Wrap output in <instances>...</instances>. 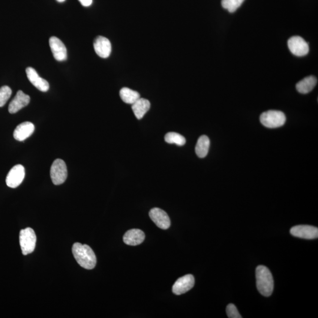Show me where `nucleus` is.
Wrapping results in <instances>:
<instances>
[{
	"instance_id": "f257e3e1",
	"label": "nucleus",
	"mask_w": 318,
	"mask_h": 318,
	"mask_svg": "<svg viewBox=\"0 0 318 318\" xmlns=\"http://www.w3.org/2000/svg\"><path fill=\"white\" fill-rule=\"evenodd\" d=\"M75 259L82 268L93 269L97 263V259L94 251L87 245L75 243L72 248Z\"/></svg>"
},
{
	"instance_id": "f03ea898",
	"label": "nucleus",
	"mask_w": 318,
	"mask_h": 318,
	"mask_svg": "<svg viewBox=\"0 0 318 318\" xmlns=\"http://www.w3.org/2000/svg\"><path fill=\"white\" fill-rule=\"evenodd\" d=\"M256 286L258 291L264 296L272 295L274 290V278L267 267L260 265L256 270Z\"/></svg>"
},
{
	"instance_id": "7ed1b4c3",
	"label": "nucleus",
	"mask_w": 318,
	"mask_h": 318,
	"mask_svg": "<svg viewBox=\"0 0 318 318\" xmlns=\"http://www.w3.org/2000/svg\"><path fill=\"white\" fill-rule=\"evenodd\" d=\"M286 116L278 110H269L263 112L260 117V121L264 127L270 128L280 127L286 124Z\"/></svg>"
},
{
	"instance_id": "20e7f679",
	"label": "nucleus",
	"mask_w": 318,
	"mask_h": 318,
	"mask_svg": "<svg viewBox=\"0 0 318 318\" xmlns=\"http://www.w3.org/2000/svg\"><path fill=\"white\" fill-rule=\"evenodd\" d=\"M20 244L24 255L32 254L34 251L37 241L34 230L31 227L22 229L20 233Z\"/></svg>"
},
{
	"instance_id": "39448f33",
	"label": "nucleus",
	"mask_w": 318,
	"mask_h": 318,
	"mask_svg": "<svg viewBox=\"0 0 318 318\" xmlns=\"http://www.w3.org/2000/svg\"><path fill=\"white\" fill-rule=\"evenodd\" d=\"M50 176L54 185L64 184L67 178V169L65 162L61 159L54 161L50 169Z\"/></svg>"
},
{
	"instance_id": "423d86ee",
	"label": "nucleus",
	"mask_w": 318,
	"mask_h": 318,
	"mask_svg": "<svg viewBox=\"0 0 318 318\" xmlns=\"http://www.w3.org/2000/svg\"><path fill=\"white\" fill-rule=\"evenodd\" d=\"M287 46L293 55L302 57L307 55L310 47L304 38L300 36H293L287 41Z\"/></svg>"
},
{
	"instance_id": "0eeeda50",
	"label": "nucleus",
	"mask_w": 318,
	"mask_h": 318,
	"mask_svg": "<svg viewBox=\"0 0 318 318\" xmlns=\"http://www.w3.org/2000/svg\"><path fill=\"white\" fill-rule=\"evenodd\" d=\"M25 177V169L22 165L17 164L8 172L6 178V184L8 187L16 188L19 187Z\"/></svg>"
},
{
	"instance_id": "6e6552de",
	"label": "nucleus",
	"mask_w": 318,
	"mask_h": 318,
	"mask_svg": "<svg viewBox=\"0 0 318 318\" xmlns=\"http://www.w3.org/2000/svg\"><path fill=\"white\" fill-rule=\"evenodd\" d=\"M291 235L297 238L305 239H315L318 238V228L309 225H298L291 228Z\"/></svg>"
},
{
	"instance_id": "1a4fd4ad",
	"label": "nucleus",
	"mask_w": 318,
	"mask_h": 318,
	"mask_svg": "<svg viewBox=\"0 0 318 318\" xmlns=\"http://www.w3.org/2000/svg\"><path fill=\"white\" fill-rule=\"evenodd\" d=\"M194 285V278L192 275H187L176 281L172 287L173 292L181 295L192 289Z\"/></svg>"
},
{
	"instance_id": "9d476101",
	"label": "nucleus",
	"mask_w": 318,
	"mask_h": 318,
	"mask_svg": "<svg viewBox=\"0 0 318 318\" xmlns=\"http://www.w3.org/2000/svg\"><path fill=\"white\" fill-rule=\"evenodd\" d=\"M149 216L158 227L164 230L169 229L170 226V218L163 210L157 208L152 209L149 212Z\"/></svg>"
},
{
	"instance_id": "9b49d317",
	"label": "nucleus",
	"mask_w": 318,
	"mask_h": 318,
	"mask_svg": "<svg viewBox=\"0 0 318 318\" xmlns=\"http://www.w3.org/2000/svg\"><path fill=\"white\" fill-rule=\"evenodd\" d=\"M49 44L52 52L56 61L63 62L67 58V49L59 38L52 37L49 40Z\"/></svg>"
},
{
	"instance_id": "f8f14e48",
	"label": "nucleus",
	"mask_w": 318,
	"mask_h": 318,
	"mask_svg": "<svg viewBox=\"0 0 318 318\" xmlns=\"http://www.w3.org/2000/svg\"><path fill=\"white\" fill-rule=\"evenodd\" d=\"M94 49L95 52L99 57L106 59L109 58L112 52V45L109 39L103 36H98L95 39Z\"/></svg>"
},
{
	"instance_id": "ddd939ff",
	"label": "nucleus",
	"mask_w": 318,
	"mask_h": 318,
	"mask_svg": "<svg viewBox=\"0 0 318 318\" xmlns=\"http://www.w3.org/2000/svg\"><path fill=\"white\" fill-rule=\"evenodd\" d=\"M26 74L30 82L39 91L46 92L49 90V83L47 81L38 76L37 71L32 67L26 68Z\"/></svg>"
},
{
	"instance_id": "4468645a",
	"label": "nucleus",
	"mask_w": 318,
	"mask_h": 318,
	"mask_svg": "<svg viewBox=\"0 0 318 318\" xmlns=\"http://www.w3.org/2000/svg\"><path fill=\"white\" fill-rule=\"evenodd\" d=\"M30 101H31L30 96L24 94L22 91H19L9 104L8 112L11 114L16 113L23 107L28 106Z\"/></svg>"
},
{
	"instance_id": "2eb2a0df",
	"label": "nucleus",
	"mask_w": 318,
	"mask_h": 318,
	"mask_svg": "<svg viewBox=\"0 0 318 318\" xmlns=\"http://www.w3.org/2000/svg\"><path fill=\"white\" fill-rule=\"evenodd\" d=\"M35 130L34 125L31 122H25L17 126L14 131L13 136L14 139L22 142L25 140L32 134Z\"/></svg>"
},
{
	"instance_id": "dca6fc26",
	"label": "nucleus",
	"mask_w": 318,
	"mask_h": 318,
	"mask_svg": "<svg viewBox=\"0 0 318 318\" xmlns=\"http://www.w3.org/2000/svg\"><path fill=\"white\" fill-rule=\"evenodd\" d=\"M145 239V233L142 230L137 229L128 230L124 236L125 244L130 246L139 245L142 244Z\"/></svg>"
},
{
	"instance_id": "f3484780",
	"label": "nucleus",
	"mask_w": 318,
	"mask_h": 318,
	"mask_svg": "<svg viewBox=\"0 0 318 318\" xmlns=\"http://www.w3.org/2000/svg\"><path fill=\"white\" fill-rule=\"evenodd\" d=\"M151 108V103L147 99L140 98L132 104V110L137 119H142Z\"/></svg>"
},
{
	"instance_id": "a211bd4d",
	"label": "nucleus",
	"mask_w": 318,
	"mask_h": 318,
	"mask_svg": "<svg viewBox=\"0 0 318 318\" xmlns=\"http://www.w3.org/2000/svg\"><path fill=\"white\" fill-rule=\"evenodd\" d=\"M317 82V77L315 76H310L305 77L296 84V90L300 94H309L316 86Z\"/></svg>"
},
{
	"instance_id": "6ab92c4d",
	"label": "nucleus",
	"mask_w": 318,
	"mask_h": 318,
	"mask_svg": "<svg viewBox=\"0 0 318 318\" xmlns=\"http://www.w3.org/2000/svg\"><path fill=\"white\" fill-rule=\"evenodd\" d=\"M210 147V140L205 135L201 136L197 140L195 152L198 157L205 158L208 154Z\"/></svg>"
},
{
	"instance_id": "aec40b11",
	"label": "nucleus",
	"mask_w": 318,
	"mask_h": 318,
	"mask_svg": "<svg viewBox=\"0 0 318 318\" xmlns=\"http://www.w3.org/2000/svg\"><path fill=\"white\" fill-rule=\"evenodd\" d=\"M120 96L125 103L131 105L140 98L139 93L127 88H124L121 90Z\"/></svg>"
},
{
	"instance_id": "412c9836",
	"label": "nucleus",
	"mask_w": 318,
	"mask_h": 318,
	"mask_svg": "<svg viewBox=\"0 0 318 318\" xmlns=\"http://www.w3.org/2000/svg\"><path fill=\"white\" fill-rule=\"evenodd\" d=\"M164 140L169 144H176L178 146H184L186 143L185 138L178 133L175 132H169L166 134L164 137Z\"/></svg>"
},
{
	"instance_id": "4be33fe9",
	"label": "nucleus",
	"mask_w": 318,
	"mask_h": 318,
	"mask_svg": "<svg viewBox=\"0 0 318 318\" xmlns=\"http://www.w3.org/2000/svg\"><path fill=\"white\" fill-rule=\"evenodd\" d=\"M245 0H222V5L230 13H233L241 7Z\"/></svg>"
},
{
	"instance_id": "5701e85b",
	"label": "nucleus",
	"mask_w": 318,
	"mask_h": 318,
	"mask_svg": "<svg viewBox=\"0 0 318 318\" xmlns=\"http://www.w3.org/2000/svg\"><path fill=\"white\" fill-rule=\"evenodd\" d=\"M12 94L11 89L7 86L0 88V107L4 106Z\"/></svg>"
},
{
	"instance_id": "b1692460",
	"label": "nucleus",
	"mask_w": 318,
	"mask_h": 318,
	"mask_svg": "<svg viewBox=\"0 0 318 318\" xmlns=\"http://www.w3.org/2000/svg\"><path fill=\"white\" fill-rule=\"evenodd\" d=\"M226 313L228 318H242L241 314L239 313L238 309L235 305L230 304L227 305L226 308Z\"/></svg>"
},
{
	"instance_id": "393cba45",
	"label": "nucleus",
	"mask_w": 318,
	"mask_h": 318,
	"mask_svg": "<svg viewBox=\"0 0 318 318\" xmlns=\"http://www.w3.org/2000/svg\"><path fill=\"white\" fill-rule=\"evenodd\" d=\"M81 4L85 7H89L92 4L93 0H79Z\"/></svg>"
},
{
	"instance_id": "a878e982",
	"label": "nucleus",
	"mask_w": 318,
	"mask_h": 318,
	"mask_svg": "<svg viewBox=\"0 0 318 318\" xmlns=\"http://www.w3.org/2000/svg\"><path fill=\"white\" fill-rule=\"evenodd\" d=\"M57 1H58L59 2H63L65 1V0H57Z\"/></svg>"
}]
</instances>
